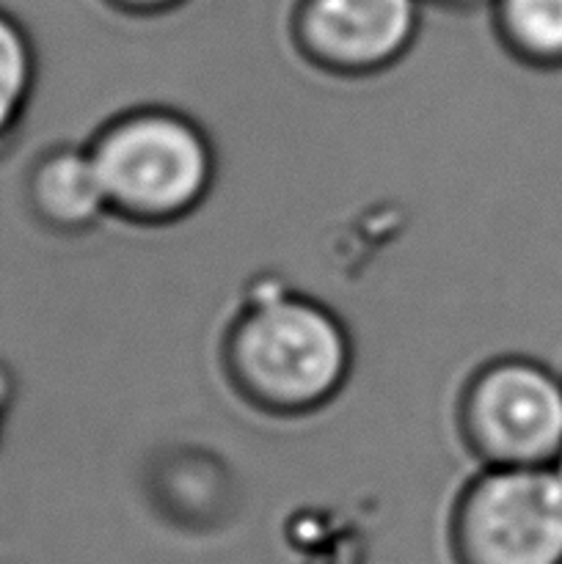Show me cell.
<instances>
[{
  "label": "cell",
  "instance_id": "10",
  "mask_svg": "<svg viewBox=\"0 0 562 564\" xmlns=\"http://www.w3.org/2000/svg\"><path fill=\"white\" fill-rule=\"evenodd\" d=\"M549 468H551V474H554V477H556V482L562 485V452L554 457V460L549 463Z\"/></svg>",
  "mask_w": 562,
  "mask_h": 564
},
{
  "label": "cell",
  "instance_id": "2",
  "mask_svg": "<svg viewBox=\"0 0 562 564\" xmlns=\"http://www.w3.org/2000/svg\"><path fill=\"white\" fill-rule=\"evenodd\" d=\"M108 204L136 215H171L191 207L209 180L202 138L169 116H138L91 152Z\"/></svg>",
  "mask_w": 562,
  "mask_h": 564
},
{
  "label": "cell",
  "instance_id": "4",
  "mask_svg": "<svg viewBox=\"0 0 562 564\" xmlns=\"http://www.w3.org/2000/svg\"><path fill=\"white\" fill-rule=\"evenodd\" d=\"M477 438L507 466H545L562 452V383L529 364H507L472 397Z\"/></svg>",
  "mask_w": 562,
  "mask_h": 564
},
{
  "label": "cell",
  "instance_id": "5",
  "mask_svg": "<svg viewBox=\"0 0 562 564\" xmlns=\"http://www.w3.org/2000/svg\"><path fill=\"white\" fill-rule=\"evenodd\" d=\"M417 28V0H309V42L334 64L378 66L395 58Z\"/></svg>",
  "mask_w": 562,
  "mask_h": 564
},
{
  "label": "cell",
  "instance_id": "9",
  "mask_svg": "<svg viewBox=\"0 0 562 564\" xmlns=\"http://www.w3.org/2000/svg\"><path fill=\"white\" fill-rule=\"evenodd\" d=\"M9 400H11L9 378H6V372H0V419H3V411H6V405H9Z\"/></svg>",
  "mask_w": 562,
  "mask_h": 564
},
{
  "label": "cell",
  "instance_id": "1",
  "mask_svg": "<svg viewBox=\"0 0 562 564\" xmlns=\"http://www.w3.org/2000/svg\"><path fill=\"white\" fill-rule=\"evenodd\" d=\"M461 564H562V485L549 466H507L463 501Z\"/></svg>",
  "mask_w": 562,
  "mask_h": 564
},
{
  "label": "cell",
  "instance_id": "11",
  "mask_svg": "<svg viewBox=\"0 0 562 564\" xmlns=\"http://www.w3.org/2000/svg\"><path fill=\"white\" fill-rule=\"evenodd\" d=\"M132 3H143V6H160V3H171V0H132Z\"/></svg>",
  "mask_w": 562,
  "mask_h": 564
},
{
  "label": "cell",
  "instance_id": "6",
  "mask_svg": "<svg viewBox=\"0 0 562 564\" xmlns=\"http://www.w3.org/2000/svg\"><path fill=\"white\" fill-rule=\"evenodd\" d=\"M33 198L50 220L86 224L108 204L91 154L61 152L44 160L33 176Z\"/></svg>",
  "mask_w": 562,
  "mask_h": 564
},
{
  "label": "cell",
  "instance_id": "8",
  "mask_svg": "<svg viewBox=\"0 0 562 564\" xmlns=\"http://www.w3.org/2000/svg\"><path fill=\"white\" fill-rule=\"evenodd\" d=\"M501 22L518 47L543 61H562V0H501Z\"/></svg>",
  "mask_w": 562,
  "mask_h": 564
},
{
  "label": "cell",
  "instance_id": "7",
  "mask_svg": "<svg viewBox=\"0 0 562 564\" xmlns=\"http://www.w3.org/2000/svg\"><path fill=\"white\" fill-rule=\"evenodd\" d=\"M33 86V53L20 22L0 11V138L9 135L25 110Z\"/></svg>",
  "mask_w": 562,
  "mask_h": 564
},
{
  "label": "cell",
  "instance_id": "3",
  "mask_svg": "<svg viewBox=\"0 0 562 564\" xmlns=\"http://www.w3.org/2000/svg\"><path fill=\"white\" fill-rule=\"evenodd\" d=\"M242 372L270 400L314 402L347 367L339 325L317 306L281 301L251 314L237 339Z\"/></svg>",
  "mask_w": 562,
  "mask_h": 564
}]
</instances>
